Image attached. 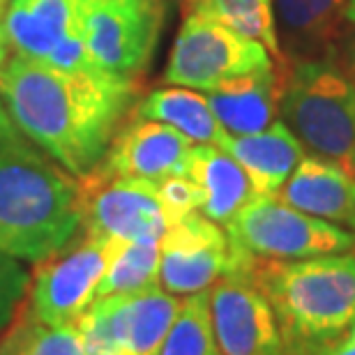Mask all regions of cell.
Wrapping results in <instances>:
<instances>
[{
  "label": "cell",
  "mask_w": 355,
  "mask_h": 355,
  "mask_svg": "<svg viewBox=\"0 0 355 355\" xmlns=\"http://www.w3.org/2000/svg\"><path fill=\"white\" fill-rule=\"evenodd\" d=\"M120 240L83 231L58 254L40 261L35 270L24 314L44 325H69L86 314L97 300L109 261Z\"/></svg>",
  "instance_id": "ba28073f"
},
{
  "label": "cell",
  "mask_w": 355,
  "mask_h": 355,
  "mask_svg": "<svg viewBox=\"0 0 355 355\" xmlns=\"http://www.w3.org/2000/svg\"><path fill=\"white\" fill-rule=\"evenodd\" d=\"M346 3L349 0H275L272 5L293 51H302V58H311V51L321 46L335 28Z\"/></svg>",
  "instance_id": "44dd1931"
},
{
  "label": "cell",
  "mask_w": 355,
  "mask_h": 355,
  "mask_svg": "<svg viewBox=\"0 0 355 355\" xmlns=\"http://www.w3.org/2000/svg\"><path fill=\"white\" fill-rule=\"evenodd\" d=\"M168 0H86L81 35L104 72L139 81L164 31Z\"/></svg>",
  "instance_id": "8992f818"
},
{
  "label": "cell",
  "mask_w": 355,
  "mask_h": 355,
  "mask_svg": "<svg viewBox=\"0 0 355 355\" xmlns=\"http://www.w3.org/2000/svg\"><path fill=\"white\" fill-rule=\"evenodd\" d=\"M180 302L159 284L97 297L76 321L86 355H159Z\"/></svg>",
  "instance_id": "9c48e42d"
},
{
  "label": "cell",
  "mask_w": 355,
  "mask_h": 355,
  "mask_svg": "<svg viewBox=\"0 0 355 355\" xmlns=\"http://www.w3.org/2000/svg\"><path fill=\"white\" fill-rule=\"evenodd\" d=\"M272 67L279 65L261 42L245 37L217 21L189 14L168 53L164 83L208 92L238 76Z\"/></svg>",
  "instance_id": "52a82bcc"
},
{
  "label": "cell",
  "mask_w": 355,
  "mask_h": 355,
  "mask_svg": "<svg viewBox=\"0 0 355 355\" xmlns=\"http://www.w3.org/2000/svg\"><path fill=\"white\" fill-rule=\"evenodd\" d=\"M0 137H19V130L14 127L10 116H7L3 102H0Z\"/></svg>",
  "instance_id": "f546056e"
},
{
  "label": "cell",
  "mask_w": 355,
  "mask_h": 355,
  "mask_svg": "<svg viewBox=\"0 0 355 355\" xmlns=\"http://www.w3.org/2000/svg\"><path fill=\"white\" fill-rule=\"evenodd\" d=\"M344 17H346V21H349V24L355 26V0H349V3H346Z\"/></svg>",
  "instance_id": "1f68e13d"
},
{
  "label": "cell",
  "mask_w": 355,
  "mask_h": 355,
  "mask_svg": "<svg viewBox=\"0 0 355 355\" xmlns=\"http://www.w3.org/2000/svg\"><path fill=\"white\" fill-rule=\"evenodd\" d=\"M155 284H159V243L120 240L97 288V297L137 293Z\"/></svg>",
  "instance_id": "603a6c76"
},
{
  "label": "cell",
  "mask_w": 355,
  "mask_h": 355,
  "mask_svg": "<svg viewBox=\"0 0 355 355\" xmlns=\"http://www.w3.org/2000/svg\"><path fill=\"white\" fill-rule=\"evenodd\" d=\"M184 17H203L217 21L245 37L261 42L275 62L286 69L279 35L275 26V5L272 0H180Z\"/></svg>",
  "instance_id": "ffe728a7"
},
{
  "label": "cell",
  "mask_w": 355,
  "mask_h": 355,
  "mask_svg": "<svg viewBox=\"0 0 355 355\" xmlns=\"http://www.w3.org/2000/svg\"><path fill=\"white\" fill-rule=\"evenodd\" d=\"M191 148L194 141L173 127L130 113L95 171L159 182L171 175H184Z\"/></svg>",
  "instance_id": "4fadbf2b"
},
{
  "label": "cell",
  "mask_w": 355,
  "mask_h": 355,
  "mask_svg": "<svg viewBox=\"0 0 355 355\" xmlns=\"http://www.w3.org/2000/svg\"><path fill=\"white\" fill-rule=\"evenodd\" d=\"M159 355H222L212 332L208 291L187 295L180 302Z\"/></svg>",
  "instance_id": "cb8c5ba5"
},
{
  "label": "cell",
  "mask_w": 355,
  "mask_h": 355,
  "mask_svg": "<svg viewBox=\"0 0 355 355\" xmlns=\"http://www.w3.org/2000/svg\"><path fill=\"white\" fill-rule=\"evenodd\" d=\"M79 231V180L21 137H0V250L40 263Z\"/></svg>",
  "instance_id": "7a4b0ae2"
},
{
  "label": "cell",
  "mask_w": 355,
  "mask_h": 355,
  "mask_svg": "<svg viewBox=\"0 0 355 355\" xmlns=\"http://www.w3.org/2000/svg\"><path fill=\"white\" fill-rule=\"evenodd\" d=\"M201 189V215L226 226L250 203L254 187L250 175L229 153L217 146L194 144L187 159V171Z\"/></svg>",
  "instance_id": "ac0fdd59"
},
{
  "label": "cell",
  "mask_w": 355,
  "mask_h": 355,
  "mask_svg": "<svg viewBox=\"0 0 355 355\" xmlns=\"http://www.w3.org/2000/svg\"><path fill=\"white\" fill-rule=\"evenodd\" d=\"M86 0H7L5 31L14 55L46 60L49 53L81 31Z\"/></svg>",
  "instance_id": "9a60e30c"
},
{
  "label": "cell",
  "mask_w": 355,
  "mask_h": 355,
  "mask_svg": "<svg viewBox=\"0 0 355 355\" xmlns=\"http://www.w3.org/2000/svg\"><path fill=\"white\" fill-rule=\"evenodd\" d=\"M231 250L250 259L300 261L355 252V233L291 208L277 196L254 194L226 224Z\"/></svg>",
  "instance_id": "5b68a950"
},
{
  "label": "cell",
  "mask_w": 355,
  "mask_h": 355,
  "mask_svg": "<svg viewBox=\"0 0 355 355\" xmlns=\"http://www.w3.org/2000/svg\"><path fill=\"white\" fill-rule=\"evenodd\" d=\"M28 288H31V275L24 261L0 250V335L14 323Z\"/></svg>",
  "instance_id": "d4e9b609"
},
{
  "label": "cell",
  "mask_w": 355,
  "mask_h": 355,
  "mask_svg": "<svg viewBox=\"0 0 355 355\" xmlns=\"http://www.w3.org/2000/svg\"><path fill=\"white\" fill-rule=\"evenodd\" d=\"M134 116L155 120L173 127L194 144H208L222 148L229 132L219 125L215 113L210 109V102L205 95L182 88V86H164L155 88L141 97L132 109Z\"/></svg>",
  "instance_id": "d6986e66"
},
{
  "label": "cell",
  "mask_w": 355,
  "mask_h": 355,
  "mask_svg": "<svg viewBox=\"0 0 355 355\" xmlns=\"http://www.w3.org/2000/svg\"><path fill=\"white\" fill-rule=\"evenodd\" d=\"M252 180L254 194L277 196L295 166L304 157L302 141L282 120H275L263 132L247 137H226L222 144Z\"/></svg>",
  "instance_id": "e0dca14e"
},
{
  "label": "cell",
  "mask_w": 355,
  "mask_h": 355,
  "mask_svg": "<svg viewBox=\"0 0 355 355\" xmlns=\"http://www.w3.org/2000/svg\"><path fill=\"white\" fill-rule=\"evenodd\" d=\"M141 81L74 74L12 55L0 69V102L19 134L76 180L99 166L139 102Z\"/></svg>",
  "instance_id": "6da1fadb"
},
{
  "label": "cell",
  "mask_w": 355,
  "mask_h": 355,
  "mask_svg": "<svg viewBox=\"0 0 355 355\" xmlns=\"http://www.w3.org/2000/svg\"><path fill=\"white\" fill-rule=\"evenodd\" d=\"M291 208L355 233V175L321 155H304L277 194Z\"/></svg>",
  "instance_id": "5bb4252c"
},
{
  "label": "cell",
  "mask_w": 355,
  "mask_h": 355,
  "mask_svg": "<svg viewBox=\"0 0 355 355\" xmlns=\"http://www.w3.org/2000/svg\"><path fill=\"white\" fill-rule=\"evenodd\" d=\"M346 65H349V76L355 86V37L349 42V46H346Z\"/></svg>",
  "instance_id": "4dcf8cb0"
},
{
  "label": "cell",
  "mask_w": 355,
  "mask_h": 355,
  "mask_svg": "<svg viewBox=\"0 0 355 355\" xmlns=\"http://www.w3.org/2000/svg\"><path fill=\"white\" fill-rule=\"evenodd\" d=\"M279 111L304 146L355 175V86L330 53L284 72Z\"/></svg>",
  "instance_id": "277c9868"
},
{
  "label": "cell",
  "mask_w": 355,
  "mask_h": 355,
  "mask_svg": "<svg viewBox=\"0 0 355 355\" xmlns=\"http://www.w3.org/2000/svg\"><path fill=\"white\" fill-rule=\"evenodd\" d=\"M318 355H355V325L346 332L342 339H337L330 349H325L323 353Z\"/></svg>",
  "instance_id": "83f0119b"
},
{
  "label": "cell",
  "mask_w": 355,
  "mask_h": 355,
  "mask_svg": "<svg viewBox=\"0 0 355 355\" xmlns=\"http://www.w3.org/2000/svg\"><path fill=\"white\" fill-rule=\"evenodd\" d=\"M81 231L125 240L162 243L168 217L150 180L92 171L79 180Z\"/></svg>",
  "instance_id": "30bf717a"
},
{
  "label": "cell",
  "mask_w": 355,
  "mask_h": 355,
  "mask_svg": "<svg viewBox=\"0 0 355 355\" xmlns=\"http://www.w3.org/2000/svg\"><path fill=\"white\" fill-rule=\"evenodd\" d=\"M49 65L62 69V72H74V74H95V72H104L95 65V60L90 58L88 46L83 42L81 31L69 35L67 40H62L58 46L49 53V58L44 60Z\"/></svg>",
  "instance_id": "4316f807"
},
{
  "label": "cell",
  "mask_w": 355,
  "mask_h": 355,
  "mask_svg": "<svg viewBox=\"0 0 355 355\" xmlns=\"http://www.w3.org/2000/svg\"><path fill=\"white\" fill-rule=\"evenodd\" d=\"M0 355H86L76 323L44 325L21 314L0 335Z\"/></svg>",
  "instance_id": "7402d4cb"
},
{
  "label": "cell",
  "mask_w": 355,
  "mask_h": 355,
  "mask_svg": "<svg viewBox=\"0 0 355 355\" xmlns=\"http://www.w3.org/2000/svg\"><path fill=\"white\" fill-rule=\"evenodd\" d=\"M231 270V243L201 212L178 219L159 243V286L171 295L208 291Z\"/></svg>",
  "instance_id": "7c38bea8"
},
{
  "label": "cell",
  "mask_w": 355,
  "mask_h": 355,
  "mask_svg": "<svg viewBox=\"0 0 355 355\" xmlns=\"http://www.w3.org/2000/svg\"><path fill=\"white\" fill-rule=\"evenodd\" d=\"M286 69L272 67L263 72L238 76L203 92L210 109L231 137H247L268 130L277 120L282 83Z\"/></svg>",
  "instance_id": "2e32d148"
},
{
  "label": "cell",
  "mask_w": 355,
  "mask_h": 355,
  "mask_svg": "<svg viewBox=\"0 0 355 355\" xmlns=\"http://www.w3.org/2000/svg\"><path fill=\"white\" fill-rule=\"evenodd\" d=\"M210 321L222 355H286L272 304L250 270L226 272L208 288Z\"/></svg>",
  "instance_id": "8fae6325"
},
{
  "label": "cell",
  "mask_w": 355,
  "mask_h": 355,
  "mask_svg": "<svg viewBox=\"0 0 355 355\" xmlns=\"http://www.w3.org/2000/svg\"><path fill=\"white\" fill-rule=\"evenodd\" d=\"M5 7H7V0H0V69L10 60V51H12L10 40H7V31H5Z\"/></svg>",
  "instance_id": "f1b7e54d"
},
{
  "label": "cell",
  "mask_w": 355,
  "mask_h": 355,
  "mask_svg": "<svg viewBox=\"0 0 355 355\" xmlns=\"http://www.w3.org/2000/svg\"><path fill=\"white\" fill-rule=\"evenodd\" d=\"M155 187H157V196L164 205L168 224H175L178 219L201 210V189L189 175L164 178V180L155 182Z\"/></svg>",
  "instance_id": "484cf974"
},
{
  "label": "cell",
  "mask_w": 355,
  "mask_h": 355,
  "mask_svg": "<svg viewBox=\"0 0 355 355\" xmlns=\"http://www.w3.org/2000/svg\"><path fill=\"white\" fill-rule=\"evenodd\" d=\"M250 272L272 304L286 355L323 353L355 325V252L254 259Z\"/></svg>",
  "instance_id": "3957f363"
}]
</instances>
